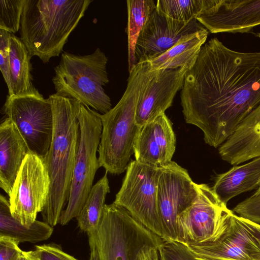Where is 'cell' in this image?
<instances>
[{
	"label": "cell",
	"instance_id": "6da1fadb",
	"mask_svg": "<svg viewBox=\"0 0 260 260\" xmlns=\"http://www.w3.org/2000/svg\"><path fill=\"white\" fill-rule=\"evenodd\" d=\"M180 99L186 122L220 147L260 104V51H236L211 39L186 72Z\"/></svg>",
	"mask_w": 260,
	"mask_h": 260
},
{
	"label": "cell",
	"instance_id": "7a4b0ae2",
	"mask_svg": "<svg viewBox=\"0 0 260 260\" xmlns=\"http://www.w3.org/2000/svg\"><path fill=\"white\" fill-rule=\"evenodd\" d=\"M54 116L52 142L43 158L50 178L47 203L41 212L43 221L52 227L59 223L68 202L79 140L77 116L81 103L54 93L49 96Z\"/></svg>",
	"mask_w": 260,
	"mask_h": 260
},
{
	"label": "cell",
	"instance_id": "3957f363",
	"mask_svg": "<svg viewBox=\"0 0 260 260\" xmlns=\"http://www.w3.org/2000/svg\"><path fill=\"white\" fill-rule=\"evenodd\" d=\"M146 61H139L129 71L126 90L116 105L101 114L102 131L99 144L100 167L112 174L123 173L134 154L135 143L141 128L136 122L140 95L155 74Z\"/></svg>",
	"mask_w": 260,
	"mask_h": 260
},
{
	"label": "cell",
	"instance_id": "277c9868",
	"mask_svg": "<svg viewBox=\"0 0 260 260\" xmlns=\"http://www.w3.org/2000/svg\"><path fill=\"white\" fill-rule=\"evenodd\" d=\"M92 0H25L20 39L31 57L47 63L62 52Z\"/></svg>",
	"mask_w": 260,
	"mask_h": 260
},
{
	"label": "cell",
	"instance_id": "5b68a950",
	"mask_svg": "<svg viewBox=\"0 0 260 260\" xmlns=\"http://www.w3.org/2000/svg\"><path fill=\"white\" fill-rule=\"evenodd\" d=\"M107 62V57L99 48L84 55L62 53L52 80L55 93L106 113L112 109L110 98L103 88L109 81Z\"/></svg>",
	"mask_w": 260,
	"mask_h": 260
},
{
	"label": "cell",
	"instance_id": "8992f818",
	"mask_svg": "<svg viewBox=\"0 0 260 260\" xmlns=\"http://www.w3.org/2000/svg\"><path fill=\"white\" fill-rule=\"evenodd\" d=\"M100 260H134L145 245L159 247L164 242L123 207L106 204L96 231L90 234Z\"/></svg>",
	"mask_w": 260,
	"mask_h": 260
},
{
	"label": "cell",
	"instance_id": "52a82bcc",
	"mask_svg": "<svg viewBox=\"0 0 260 260\" xmlns=\"http://www.w3.org/2000/svg\"><path fill=\"white\" fill-rule=\"evenodd\" d=\"M77 118L80 140L69 201L59 221L62 225L79 214L93 186L96 172L101 167L96 157L102 131L101 114L81 104Z\"/></svg>",
	"mask_w": 260,
	"mask_h": 260
},
{
	"label": "cell",
	"instance_id": "ba28073f",
	"mask_svg": "<svg viewBox=\"0 0 260 260\" xmlns=\"http://www.w3.org/2000/svg\"><path fill=\"white\" fill-rule=\"evenodd\" d=\"M186 246L200 260H257L260 258V224L228 208L220 231L213 241Z\"/></svg>",
	"mask_w": 260,
	"mask_h": 260
},
{
	"label": "cell",
	"instance_id": "9c48e42d",
	"mask_svg": "<svg viewBox=\"0 0 260 260\" xmlns=\"http://www.w3.org/2000/svg\"><path fill=\"white\" fill-rule=\"evenodd\" d=\"M4 113L14 123L29 152L44 158L52 142L54 116L51 103L39 92L7 95Z\"/></svg>",
	"mask_w": 260,
	"mask_h": 260
},
{
	"label": "cell",
	"instance_id": "30bf717a",
	"mask_svg": "<svg viewBox=\"0 0 260 260\" xmlns=\"http://www.w3.org/2000/svg\"><path fill=\"white\" fill-rule=\"evenodd\" d=\"M159 167L131 161L113 203L158 236L162 233L157 204Z\"/></svg>",
	"mask_w": 260,
	"mask_h": 260
},
{
	"label": "cell",
	"instance_id": "8fae6325",
	"mask_svg": "<svg viewBox=\"0 0 260 260\" xmlns=\"http://www.w3.org/2000/svg\"><path fill=\"white\" fill-rule=\"evenodd\" d=\"M198 195L197 183L187 170L172 160L159 166L157 204L164 241H176L177 217Z\"/></svg>",
	"mask_w": 260,
	"mask_h": 260
},
{
	"label": "cell",
	"instance_id": "7c38bea8",
	"mask_svg": "<svg viewBox=\"0 0 260 260\" xmlns=\"http://www.w3.org/2000/svg\"><path fill=\"white\" fill-rule=\"evenodd\" d=\"M50 181L44 159L29 153L25 158L9 196L12 216L29 227L48 199Z\"/></svg>",
	"mask_w": 260,
	"mask_h": 260
},
{
	"label": "cell",
	"instance_id": "4fadbf2b",
	"mask_svg": "<svg viewBox=\"0 0 260 260\" xmlns=\"http://www.w3.org/2000/svg\"><path fill=\"white\" fill-rule=\"evenodd\" d=\"M198 195L177 217L176 242L185 245L213 241L219 233L228 209L205 184H197Z\"/></svg>",
	"mask_w": 260,
	"mask_h": 260
},
{
	"label": "cell",
	"instance_id": "5bb4252c",
	"mask_svg": "<svg viewBox=\"0 0 260 260\" xmlns=\"http://www.w3.org/2000/svg\"><path fill=\"white\" fill-rule=\"evenodd\" d=\"M196 19L213 34L249 32L260 25V0H207Z\"/></svg>",
	"mask_w": 260,
	"mask_h": 260
},
{
	"label": "cell",
	"instance_id": "9a60e30c",
	"mask_svg": "<svg viewBox=\"0 0 260 260\" xmlns=\"http://www.w3.org/2000/svg\"><path fill=\"white\" fill-rule=\"evenodd\" d=\"M204 28L196 19L187 23L180 22L155 8L138 38L135 49L136 61L156 57L173 46L183 36Z\"/></svg>",
	"mask_w": 260,
	"mask_h": 260
},
{
	"label": "cell",
	"instance_id": "2e32d148",
	"mask_svg": "<svg viewBox=\"0 0 260 260\" xmlns=\"http://www.w3.org/2000/svg\"><path fill=\"white\" fill-rule=\"evenodd\" d=\"M190 67L157 70L142 91L136 111V122L141 127L170 107L181 89Z\"/></svg>",
	"mask_w": 260,
	"mask_h": 260
},
{
	"label": "cell",
	"instance_id": "e0dca14e",
	"mask_svg": "<svg viewBox=\"0 0 260 260\" xmlns=\"http://www.w3.org/2000/svg\"><path fill=\"white\" fill-rule=\"evenodd\" d=\"M176 139L172 123L162 113L142 126L134 145L135 160L155 166L172 161Z\"/></svg>",
	"mask_w": 260,
	"mask_h": 260
},
{
	"label": "cell",
	"instance_id": "ac0fdd59",
	"mask_svg": "<svg viewBox=\"0 0 260 260\" xmlns=\"http://www.w3.org/2000/svg\"><path fill=\"white\" fill-rule=\"evenodd\" d=\"M221 158L235 165L260 157V104L220 146Z\"/></svg>",
	"mask_w": 260,
	"mask_h": 260
},
{
	"label": "cell",
	"instance_id": "d6986e66",
	"mask_svg": "<svg viewBox=\"0 0 260 260\" xmlns=\"http://www.w3.org/2000/svg\"><path fill=\"white\" fill-rule=\"evenodd\" d=\"M29 152L16 127L9 118H6L0 125V187L9 196Z\"/></svg>",
	"mask_w": 260,
	"mask_h": 260
},
{
	"label": "cell",
	"instance_id": "ffe728a7",
	"mask_svg": "<svg viewBox=\"0 0 260 260\" xmlns=\"http://www.w3.org/2000/svg\"><path fill=\"white\" fill-rule=\"evenodd\" d=\"M260 185V157L240 166H235L216 178L212 189L224 204L235 197Z\"/></svg>",
	"mask_w": 260,
	"mask_h": 260
},
{
	"label": "cell",
	"instance_id": "44dd1931",
	"mask_svg": "<svg viewBox=\"0 0 260 260\" xmlns=\"http://www.w3.org/2000/svg\"><path fill=\"white\" fill-rule=\"evenodd\" d=\"M209 32L205 28L183 36L171 48L162 54L146 60L150 71L175 69L191 67L195 62Z\"/></svg>",
	"mask_w": 260,
	"mask_h": 260
},
{
	"label": "cell",
	"instance_id": "7402d4cb",
	"mask_svg": "<svg viewBox=\"0 0 260 260\" xmlns=\"http://www.w3.org/2000/svg\"><path fill=\"white\" fill-rule=\"evenodd\" d=\"M53 228L44 221L36 220L26 227L15 219L10 211L9 201L0 196V236L11 238L19 243H35L49 239Z\"/></svg>",
	"mask_w": 260,
	"mask_h": 260
},
{
	"label": "cell",
	"instance_id": "603a6c76",
	"mask_svg": "<svg viewBox=\"0 0 260 260\" xmlns=\"http://www.w3.org/2000/svg\"><path fill=\"white\" fill-rule=\"evenodd\" d=\"M10 67L12 84V95L39 92L34 87L31 55L20 38L13 34L10 37Z\"/></svg>",
	"mask_w": 260,
	"mask_h": 260
},
{
	"label": "cell",
	"instance_id": "cb8c5ba5",
	"mask_svg": "<svg viewBox=\"0 0 260 260\" xmlns=\"http://www.w3.org/2000/svg\"><path fill=\"white\" fill-rule=\"evenodd\" d=\"M107 173L93 185L76 217L78 227L87 235L96 231L103 216L106 196L110 192Z\"/></svg>",
	"mask_w": 260,
	"mask_h": 260
},
{
	"label": "cell",
	"instance_id": "d4e9b609",
	"mask_svg": "<svg viewBox=\"0 0 260 260\" xmlns=\"http://www.w3.org/2000/svg\"><path fill=\"white\" fill-rule=\"evenodd\" d=\"M128 61L129 72L137 64L135 57L136 44L139 35L151 14L156 8L153 0H128Z\"/></svg>",
	"mask_w": 260,
	"mask_h": 260
},
{
	"label": "cell",
	"instance_id": "484cf974",
	"mask_svg": "<svg viewBox=\"0 0 260 260\" xmlns=\"http://www.w3.org/2000/svg\"><path fill=\"white\" fill-rule=\"evenodd\" d=\"M207 0H158L156 9L177 21L188 23L206 9Z\"/></svg>",
	"mask_w": 260,
	"mask_h": 260
},
{
	"label": "cell",
	"instance_id": "4316f807",
	"mask_svg": "<svg viewBox=\"0 0 260 260\" xmlns=\"http://www.w3.org/2000/svg\"><path fill=\"white\" fill-rule=\"evenodd\" d=\"M25 0H0V29L11 34L20 29Z\"/></svg>",
	"mask_w": 260,
	"mask_h": 260
},
{
	"label": "cell",
	"instance_id": "83f0119b",
	"mask_svg": "<svg viewBox=\"0 0 260 260\" xmlns=\"http://www.w3.org/2000/svg\"><path fill=\"white\" fill-rule=\"evenodd\" d=\"M158 250L160 260H200L186 245L176 241H164Z\"/></svg>",
	"mask_w": 260,
	"mask_h": 260
},
{
	"label": "cell",
	"instance_id": "f1b7e54d",
	"mask_svg": "<svg viewBox=\"0 0 260 260\" xmlns=\"http://www.w3.org/2000/svg\"><path fill=\"white\" fill-rule=\"evenodd\" d=\"M11 33L0 29V70L8 89V95H13L10 67V37Z\"/></svg>",
	"mask_w": 260,
	"mask_h": 260
},
{
	"label": "cell",
	"instance_id": "f546056e",
	"mask_svg": "<svg viewBox=\"0 0 260 260\" xmlns=\"http://www.w3.org/2000/svg\"><path fill=\"white\" fill-rule=\"evenodd\" d=\"M31 252L36 260H79L63 251L59 245L54 243L37 245Z\"/></svg>",
	"mask_w": 260,
	"mask_h": 260
},
{
	"label": "cell",
	"instance_id": "4dcf8cb0",
	"mask_svg": "<svg viewBox=\"0 0 260 260\" xmlns=\"http://www.w3.org/2000/svg\"><path fill=\"white\" fill-rule=\"evenodd\" d=\"M233 211L240 216L260 224V196L252 195L237 204Z\"/></svg>",
	"mask_w": 260,
	"mask_h": 260
},
{
	"label": "cell",
	"instance_id": "1f68e13d",
	"mask_svg": "<svg viewBox=\"0 0 260 260\" xmlns=\"http://www.w3.org/2000/svg\"><path fill=\"white\" fill-rule=\"evenodd\" d=\"M19 243L11 238L0 236V260H17L23 252Z\"/></svg>",
	"mask_w": 260,
	"mask_h": 260
},
{
	"label": "cell",
	"instance_id": "d6a6232c",
	"mask_svg": "<svg viewBox=\"0 0 260 260\" xmlns=\"http://www.w3.org/2000/svg\"><path fill=\"white\" fill-rule=\"evenodd\" d=\"M158 247L152 245H145L139 250L134 260H160Z\"/></svg>",
	"mask_w": 260,
	"mask_h": 260
},
{
	"label": "cell",
	"instance_id": "836d02e7",
	"mask_svg": "<svg viewBox=\"0 0 260 260\" xmlns=\"http://www.w3.org/2000/svg\"><path fill=\"white\" fill-rule=\"evenodd\" d=\"M87 235L88 236V242L90 251L89 260H100L93 238L91 235Z\"/></svg>",
	"mask_w": 260,
	"mask_h": 260
},
{
	"label": "cell",
	"instance_id": "e575fe53",
	"mask_svg": "<svg viewBox=\"0 0 260 260\" xmlns=\"http://www.w3.org/2000/svg\"><path fill=\"white\" fill-rule=\"evenodd\" d=\"M20 260H36L33 256L31 251H23L20 258Z\"/></svg>",
	"mask_w": 260,
	"mask_h": 260
},
{
	"label": "cell",
	"instance_id": "d590c367",
	"mask_svg": "<svg viewBox=\"0 0 260 260\" xmlns=\"http://www.w3.org/2000/svg\"><path fill=\"white\" fill-rule=\"evenodd\" d=\"M255 196H260V185L258 187L257 190L255 191V192L253 193Z\"/></svg>",
	"mask_w": 260,
	"mask_h": 260
},
{
	"label": "cell",
	"instance_id": "8d00e7d4",
	"mask_svg": "<svg viewBox=\"0 0 260 260\" xmlns=\"http://www.w3.org/2000/svg\"><path fill=\"white\" fill-rule=\"evenodd\" d=\"M21 256V255H20ZM20 256H19V258H18V259L17 260H20Z\"/></svg>",
	"mask_w": 260,
	"mask_h": 260
},
{
	"label": "cell",
	"instance_id": "74e56055",
	"mask_svg": "<svg viewBox=\"0 0 260 260\" xmlns=\"http://www.w3.org/2000/svg\"><path fill=\"white\" fill-rule=\"evenodd\" d=\"M257 260H260V258H259Z\"/></svg>",
	"mask_w": 260,
	"mask_h": 260
}]
</instances>
